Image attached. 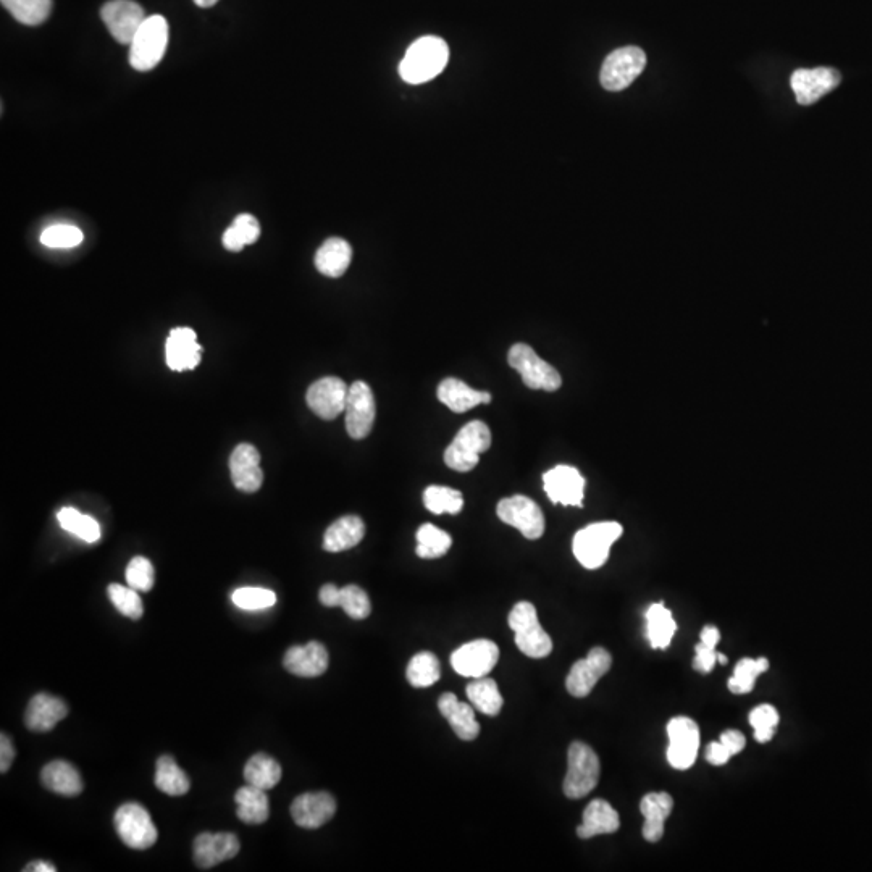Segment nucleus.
I'll use <instances>...</instances> for the list:
<instances>
[{
    "instance_id": "nucleus-38",
    "label": "nucleus",
    "mask_w": 872,
    "mask_h": 872,
    "mask_svg": "<svg viewBox=\"0 0 872 872\" xmlns=\"http://www.w3.org/2000/svg\"><path fill=\"white\" fill-rule=\"evenodd\" d=\"M406 675L412 687H432L441 677L440 661L430 651H422L411 659Z\"/></svg>"
},
{
    "instance_id": "nucleus-25",
    "label": "nucleus",
    "mask_w": 872,
    "mask_h": 872,
    "mask_svg": "<svg viewBox=\"0 0 872 872\" xmlns=\"http://www.w3.org/2000/svg\"><path fill=\"white\" fill-rule=\"evenodd\" d=\"M438 709L441 716L445 717L446 721L453 727L454 734L461 740H475L480 734V724L475 717V711L472 706L462 701L457 700L454 693H445L438 700Z\"/></svg>"
},
{
    "instance_id": "nucleus-50",
    "label": "nucleus",
    "mask_w": 872,
    "mask_h": 872,
    "mask_svg": "<svg viewBox=\"0 0 872 872\" xmlns=\"http://www.w3.org/2000/svg\"><path fill=\"white\" fill-rule=\"evenodd\" d=\"M695 661H693V667H695L696 671L708 672L713 671L714 666L717 663V651L716 648H711V646L705 645V643H698L695 646Z\"/></svg>"
},
{
    "instance_id": "nucleus-43",
    "label": "nucleus",
    "mask_w": 872,
    "mask_h": 872,
    "mask_svg": "<svg viewBox=\"0 0 872 872\" xmlns=\"http://www.w3.org/2000/svg\"><path fill=\"white\" fill-rule=\"evenodd\" d=\"M424 504L433 514H457L464 508V498L461 491L454 488L432 485L424 491Z\"/></svg>"
},
{
    "instance_id": "nucleus-17",
    "label": "nucleus",
    "mask_w": 872,
    "mask_h": 872,
    "mask_svg": "<svg viewBox=\"0 0 872 872\" xmlns=\"http://www.w3.org/2000/svg\"><path fill=\"white\" fill-rule=\"evenodd\" d=\"M842 76L834 68H813L797 70L790 78V86L797 97L798 104L811 105L821 97L839 88Z\"/></svg>"
},
{
    "instance_id": "nucleus-53",
    "label": "nucleus",
    "mask_w": 872,
    "mask_h": 872,
    "mask_svg": "<svg viewBox=\"0 0 872 872\" xmlns=\"http://www.w3.org/2000/svg\"><path fill=\"white\" fill-rule=\"evenodd\" d=\"M730 758H732V755H730V751L722 745L721 740H719V742L709 743L708 748H706V759H708L709 763L713 764V766H724Z\"/></svg>"
},
{
    "instance_id": "nucleus-20",
    "label": "nucleus",
    "mask_w": 872,
    "mask_h": 872,
    "mask_svg": "<svg viewBox=\"0 0 872 872\" xmlns=\"http://www.w3.org/2000/svg\"><path fill=\"white\" fill-rule=\"evenodd\" d=\"M336 813V800L327 792L302 793L291 805V816L299 827L319 829L332 821Z\"/></svg>"
},
{
    "instance_id": "nucleus-6",
    "label": "nucleus",
    "mask_w": 872,
    "mask_h": 872,
    "mask_svg": "<svg viewBox=\"0 0 872 872\" xmlns=\"http://www.w3.org/2000/svg\"><path fill=\"white\" fill-rule=\"evenodd\" d=\"M168 46V23L162 15L144 20L130 44L131 67L138 72H149L164 59Z\"/></svg>"
},
{
    "instance_id": "nucleus-51",
    "label": "nucleus",
    "mask_w": 872,
    "mask_h": 872,
    "mask_svg": "<svg viewBox=\"0 0 872 872\" xmlns=\"http://www.w3.org/2000/svg\"><path fill=\"white\" fill-rule=\"evenodd\" d=\"M719 740H721L722 745L730 751V755L732 756L742 753L743 748L747 745L745 735H743L742 732H738V730H726Z\"/></svg>"
},
{
    "instance_id": "nucleus-49",
    "label": "nucleus",
    "mask_w": 872,
    "mask_h": 872,
    "mask_svg": "<svg viewBox=\"0 0 872 872\" xmlns=\"http://www.w3.org/2000/svg\"><path fill=\"white\" fill-rule=\"evenodd\" d=\"M750 724L755 729L756 742L768 743L779 726V713L771 705L756 706L750 713Z\"/></svg>"
},
{
    "instance_id": "nucleus-52",
    "label": "nucleus",
    "mask_w": 872,
    "mask_h": 872,
    "mask_svg": "<svg viewBox=\"0 0 872 872\" xmlns=\"http://www.w3.org/2000/svg\"><path fill=\"white\" fill-rule=\"evenodd\" d=\"M15 755H17V751H15V747H13L9 735H0V772H2V774L9 771L13 759H15Z\"/></svg>"
},
{
    "instance_id": "nucleus-14",
    "label": "nucleus",
    "mask_w": 872,
    "mask_h": 872,
    "mask_svg": "<svg viewBox=\"0 0 872 872\" xmlns=\"http://www.w3.org/2000/svg\"><path fill=\"white\" fill-rule=\"evenodd\" d=\"M611 666H613V656L608 650L596 646L588 653L587 658L579 659L572 666L566 679L567 692L575 698H585L593 692L598 680L608 674Z\"/></svg>"
},
{
    "instance_id": "nucleus-41",
    "label": "nucleus",
    "mask_w": 872,
    "mask_h": 872,
    "mask_svg": "<svg viewBox=\"0 0 872 872\" xmlns=\"http://www.w3.org/2000/svg\"><path fill=\"white\" fill-rule=\"evenodd\" d=\"M57 519L63 530L73 533L86 543H96L101 538V525L97 524V520L84 516L75 508L60 509Z\"/></svg>"
},
{
    "instance_id": "nucleus-23",
    "label": "nucleus",
    "mask_w": 872,
    "mask_h": 872,
    "mask_svg": "<svg viewBox=\"0 0 872 872\" xmlns=\"http://www.w3.org/2000/svg\"><path fill=\"white\" fill-rule=\"evenodd\" d=\"M330 664V656L322 643L311 642L304 646H291L283 658V666L298 677H320Z\"/></svg>"
},
{
    "instance_id": "nucleus-1",
    "label": "nucleus",
    "mask_w": 872,
    "mask_h": 872,
    "mask_svg": "<svg viewBox=\"0 0 872 872\" xmlns=\"http://www.w3.org/2000/svg\"><path fill=\"white\" fill-rule=\"evenodd\" d=\"M448 62L449 47L445 39L424 36L407 49L399 65V75L409 84L427 83L440 75Z\"/></svg>"
},
{
    "instance_id": "nucleus-15",
    "label": "nucleus",
    "mask_w": 872,
    "mask_h": 872,
    "mask_svg": "<svg viewBox=\"0 0 872 872\" xmlns=\"http://www.w3.org/2000/svg\"><path fill=\"white\" fill-rule=\"evenodd\" d=\"M101 18L115 41L131 44L147 17L133 0H110L102 7Z\"/></svg>"
},
{
    "instance_id": "nucleus-47",
    "label": "nucleus",
    "mask_w": 872,
    "mask_h": 872,
    "mask_svg": "<svg viewBox=\"0 0 872 872\" xmlns=\"http://www.w3.org/2000/svg\"><path fill=\"white\" fill-rule=\"evenodd\" d=\"M231 600L244 611H262L272 608L277 603V595L267 588H238L231 595Z\"/></svg>"
},
{
    "instance_id": "nucleus-8",
    "label": "nucleus",
    "mask_w": 872,
    "mask_h": 872,
    "mask_svg": "<svg viewBox=\"0 0 872 872\" xmlns=\"http://www.w3.org/2000/svg\"><path fill=\"white\" fill-rule=\"evenodd\" d=\"M115 831L126 847L147 850L159 839L151 814L139 803H125L114 816Z\"/></svg>"
},
{
    "instance_id": "nucleus-11",
    "label": "nucleus",
    "mask_w": 872,
    "mask_h": 872,
    "mask_svg": "<svg viewBox=\"0 0 872 872\" xmlns=\"http://www.w3.org/2000/svg\"><path fill=\"white\" fill-rule=\"evenodd\" d=\"M496 512L504 524L519 530L529 540H538L545 533V516L540 506L527 496L514 495L501 499Z\"/></svg>"
},
{
    "instance_id": "nucleus-32",
    "label": "nucleus",
    "mask_w": 872,
    "mask_h": 872,
    "mask_svg": "<svg viewBox=\"0 0 872 872\" xmlns=\"http://www.w3.org/2000/svg\"><path fill=\"white\" fill-rule=\"evenodd\" d=\"M236 816L239 821L248 826H260L267 822L270 816L269 797L265 790L257 789L254 785H246L236 792L235 795Z\"/></svg>"
},
{
    "instance_id": "nucleus-54",
    "label": "nucleus",
    "mask_w": 872,
    "mask_h": 872,
    "mask_svg": "<svg viewBox=\"0 0 872 872\" xmlns=\"http://www.w3.org/2000/svg\"><path fill=\"white\" fill-rule=\"evenodd\" d=\"M319 598L323 606L338 608V603H340V588L333 585V583H327V585H323L320 588Z\"/></svg>"
},
{
    "instance_id": "nucleus-35",
    "label": "nucleus",
    "mask_w": 872,
    "mask_h": 872,
    "mask_svg": "<svg viewBox=\"0 0 872 872\" xmlns=\"http://www.w3.org/2000/svg\"><path fill=\"white\" fill-rule=\"evenodd\" d=\"M156 787L160 792L167 793L170 797H181L189 792L191 782L188 774L178 766L172 756H160L156 766Z\"/></svg>"
},
{
    "instance_id": "nucleus-29",
    "label": "nucleus",
    "mask_w": 872,
    "mask_h": 872,
    "mask_svg": "<svg viewBox=\"0 0 872 872\" xmlns=\"http://www.w3.org/2000/svg\"><path fill=\"white\" fill-rule=\"evenodd\" d=\"M41 780L47 790L59 793L62 797H78L84 789L78 769L62 759H55L52 763L46 764L41 771Z\"/></svg>"
},
{
    "instance_id": "nucleus-18",
    "label": "nucleus",
    "mask_w": 872,
    "mask_h": 872,
    "mask_svg": "<svg viewBox=\"0 0 872 872\" xmlns=\"http://www.w3.org/2000/svg\"><path fill=\"white\" fill-rule=\"evenodd\" d=\"M546 495L554 504L582 508L585 478L571 466H556L543 475Z\"/></svg>"
},
{
    "instance_id": "nucleus-44",
    "label": "nucleus",
    "mask_w": 872,
    "mask_h": 872,
    "mask_svg": "<svg viewBox=\"0 0 872 872\" xmlns=\"http://www.w3.org/2000/svg\"><path fill=\"white\" fill-rule=\"evenodd\" d=\"M107 593H109V600L117 608L118 613L128 617L131 621H139L143 617V601L139 598L135 588H131L130 585L123 587L118 583H112L107 588Z\"/></svg>"
},
{
    "instance_id": "nucleus-30",
    "label": "nucleus",
    "mask_w": 872,
    "mask_h": 872,
    "mask_svg": "<svg viewBox=\"0 0 872 872\" xmlns=\"http://www.w3.org/2000/svg\"><path fill=\"white\" fill-rule=\"evenodd\" d=\"M365 535V524L361 517L344 516L333 522L323 535V550L328 553H341L351 550L361 543Z\"/></svg>"
},
{
    "instance_id": "nucleus-31",
    "label": "nucleus",
    "mask_w": 872,
    "mask_h": 872,
    "mask_svg": "<svg viewBox=\"0 0 872 872\" xmlns=\"http://www.w3.org/2000/svg\"><path fill=\"white\" fill-rule=\"evenodd\" d=\"M353 260V248L341 238H328L315 254V267L330 278L343 277Z\"/></svg>"
},
{
    "instance_id": "nucleus-40",
    "label": "nucleus",
    "mask_w": 872,
    "mask_h": 872,
    "mask_svg": "<svg viewBox=\"0 0 872 872\" xmlns=\"http://www.w3.org/2000/svg\"><path fill=\"white\" fill-rule=\"evenodd\" d=\"M769 661L766 658H743L738 661L734 675L729 679V690L735 695H745L755 688L756 679L768 671Z\"/></svg>"
},
{
    "instance_id": "nucleus-4",
    "label": "nucleus",
    "mask_w": 872,
    "mask_h": 872,
    "mask_svg": "<svg viewBox=\"0 0 872 872\" xmlns=\"http://www.w3.org/2000/svg\"><path fill=\"white\" fill-rule=\"evenodd\" d=\"M600 758L587 743L574 742L567 753V774L564 779V793L567 798L579 800L593 792L600 782Z\"/></svg>"
},
{
    "instance_id": "nucleus-10",
    "label": "nucleus",
    "mask_w": 872,
    "mask_h": 872,
    "mask_svg": "<svg viewBox=\"0 0 872 872\" xmlns=\"http://www.w3.org/2000/svg\"><path fill=\"white\" fill-rule=\"evenodd\" d=\"M669 735V747H667V761L677 771L690 769L698 756L700 748V729L690 717H674L667 724Z\"/></svg>"
},
{
    "instance_id": "nucleus-57",
    "label": "nucleus",
    "mask_w": 872,
    "mask_h": 872,
    "mask_svg": "<svg viewBox=\"0 0 872 872\" xmlns=\"http://www.w3.org/2000/svg\"><path fill=\"white\" fill-rule=\"evenodd\" d=\"M217 2L218 0H194V4L198 5V7H202V9H209V7H214Z\"/></svg>"
},
{
    "instance_id": "nucleus-34",
    "label": "nucleus",
    "mask_w": 872,
    "mask_h": 872,
    "mask_svg": "<svg viewBox=\"0 0 872 872\" xmlns=\"http://www.w3.org/2000/svg\"><path fill=\"white\" fill-rule=\"evenodd\" d=\"M244 780L265 792L275 789L281 780L280 763L272 756L257 753L244 766Z\"/></svg>"
},
{
    "instance_id": "nucleus-39",
    "label": "nucleus",
    "mask_w": 872,
    "mask_h": 872,
    "mask_svg": "<svg viewBox=\"0 0 872 872\" xmlns=\"http://www.w3.org/2000/svg\"><path fill=\"white\" fill-rule=\"evenodd\" d=\"M416 553L422 559H438L448 553L453 545L451 535L435 525L425 524L417 530Z\"/></svg>"
},
{
    "instance_id": "nucleus-9",
    "label": "nucleus",
    "mask_w": 872,
    "mask_h": 872,
    "mask_svg": "<svg viewBox=\"0 0 872 872\" xmlns=\"http://www.w3.org/2000/svg\"><path fill=\"white\" fill-rule=\"evenodd\" d=\"M645 52L637 46H627L611 52L601 67V86L608 91H622L629 88L645 70Z\"/></svg>"
},
{
    "instance_id": "nucleus-3",
    "label": "nucleus",
    "mask_w": 872,
    "mask_h": 872,
    "mask_svg": "<svg viewBox=\"0 0 872 872\" xmlns=\"http://www.w3.org/2000/svg\"><path fill=\"white\" fill-rule=\"evenodd\" d=\"M621 524L617 522H596L575 533L572 550L575 558L585 569H600L608 561L611 546L621 538Z\"/></svg>"
},
{
    "instance_id": "nucleus-27",
    "label": "nucleus",
    "mask_w": 872,
    "mask_h": 872,
    "mask_svg": "<svg viewBox=\"0 0 872 872\" xmlns=\"http://www.w3.org/2000/svg\"><path fill=\"white\" fill-rule=\"evenodd\" d=\"M621 827L619 813L609 805L608 801L593 800L583 811V821L577 827L580 839L587 840L596 835L614 834Z\"/></svg>"
},
{
    "instance_id": "nucleus-21",
    "label": "nucleus",
    "mask_w": 872,
    "mask_h": 872,
    "mask_svg": "<svg viewBox=\"0 0 872 872\" xmlns=\"http://www.w3.org/2000/svg\"><path fill=\"white\" fill-rule=\"evenodd\" d=\"M230 472L233 485L244 493H256L264 483V472L260 469V454L249 443H241L233 449L230 456Z\"/></svg>"
},
{
    "instance_id": "nucleus-12",
    "label": "nucleus",
    "mask_w": 872,
    "mask_h": 872,
    "mask_svg": "<svg viewBox=\"0 0 872 872\" xmlns=\"http://www.w3.org/2000/svg\"><path fill=\"white\" fill-rule=\"evenodd\" d=\"M498 659L499 648L496 643L480 638L457 648L451 654V666L462 677L480 679L495 669Z\"/></svg>"
},
{
    "instance_id": "nucleus-42",
    "label": "nucleus",
    "mask_w": 872,
    "mask_h": 872,
    "mask_svg": "<svg viewBox=\"0 0 872 872\" xmlns=\"http://www.w3.org/2000/svg\"><path fill=\"white\" fill-rule=\"evenodd\" d=\"M5 9L23 25L38 26L49 18L52 0H2Z\"/></svg>"
},
{
    "instance_id": "nucleus-2",
    "label": "nucleus",
    "mask_w": 872,
    "mask_h": 872,
    "mask_svg": "<svg viewBox=\"0 0 872 872\" xmlns=\"http://www.w3.org/2000/svg\"><path fill=\"white\" fill-rule=\"evenodd\" d=\"M508 624L516 634V645L525 656L546 658L553 651V640L538 621L537 609L529 601H520L509 613Z\"/></svg>"
},
{
    "instance_id": "nucleus-33",
    "label": "nucleus",
    "mask_w": 872,
    "mask_h": 872,
    "mask_svg": "<svg viewBox=\"0 0 872 872\" xmlns=\"http://www.w3.org/2000/svg\"><path fill=\"white\" fill-rule=\"evenodd\" d=\"M677 624L663 603L651 604L646 611V637L654 650H666L674 638Z\"/></svg>"
},
{
    "instance_id": "nucleus-56",
    "label": "nucleus",
    "mask_w": 872,
    "mask_h": 872,
    "mask_svg": "<svg viewBox=\"0 0 872 872\" xmlns=\"http://www.w3.org/2000/svg\"><path fill=\"white\" fill-rule=\"evenodd\" d=\"M25 872H55L57 868H55L54 864L46 863V861H33V863L28 864L25 869Z\"/></svg>"
},
{
    "instance_id": "nucleus-46",
    "label": "nucleus",
    "mask_w": 872,
    "mask_h": 872,
    "mask_svg": "<svg viewBox=\"0 0 872 872\" xmlns=\"http://www.w3.org/2000/svg\"><path fill=\"white\" fill-rule=\"evenodd\" d=\"M84 235L80 228L68 223H57L42 231L41 243L47 248L68 249L76 248L83 243Z\"/></svg>"
},
{
    "instance_id": "nucleus-55",
    "label": "nucleus",
    "mask_w": 872,
    "mask_h": 872,
    "mask_svg": "<svg viewBox=\"0 0 872 872\" xmlns=\"http://www.w3.org/2000/svg\"><path fill=\"white\" fill-rule=\"evenodd\" d=\"M719 640H721V634L713 625H706L705 629L701 630V643L716 648Z\"/></svg>"
},
{
    "instance_id": "nucleus-26",
    "label": "nucleus",
    "mask_w": 872,
    "mask_h": 872,
    "mask_svg": "<svg viewBox=\"0 0 872 872\" xmlns=\"http://www.w3.org/2000/svg\"><path fill=\"white\" fill-rule=\"evenodd\" d=\"M674 808V800L666 792L648 793L640 801L645 824H643V837L648 842L656 843L663 839L664 822L671 816Z\"/></svg>"
},
{
    "instance_id": "nucleus-16",
    "label": "nucleus",
    "mask_w": 872,
    "mask_h": 872,
    "mask_svg": "<svg viewBox=\"0 0 872 872\" xmlns=\"http://www.w3.org/2000/svg\"><path fill=\"white\" fill-rule=\"evenodd\" d=\"M349 386L338 377H323L312 383L307 390V406L315 416L333 420L346 409Z\"/></svg>"
},
{
    "instance_id": "nucleus-37",
    "label": "nucleus",
    "mask_w": 872,
    "mask_h": 872,
    "mask_svg": "<svg viewBox=\"0 0 872 872\" xmlns=\"http://www.w3.org/2000/svg\"><path fill=\"white\" fill-rule=\"evenodd\" d=\"M260 236L259 220L251 214H241L223 233V246L231 252L243 251L244 246L256 243Z\"/></svg>"
},
{
    "instance_id": "nucleus-58",
    "label": "nucleus",
    "mask_w": 872,
    "mask_h": 872,
    "mask_svg": "<svg viewBox=\"0 0 872 872\" xmlns=\"http://www.w3.org/2000/svg\"><path fill=\"white\" fill-rule=\"evenodd\" d=\"M717 663H721V664L729 663V661H727L726 654L717 653Z\"/></svg>"
},
{
    "instance_id": "nucleus-48",
    "label": "nucleus",
    "mask_w": 872,
    "mask_h": 872,
    "mask_svg": "<svg viewBox=\"0 0 872 872\" xmlns=\"http://www.w3.org/2000/svg\"><path fill=\"white\" fill-rule=\"evenodd\" d=\"M126 582L131 588H135L136 592H151L156 582V571L152 562L143 556H136L131 559L130 564L126 567Z\"/></svg>"
},
{
    "instance_id": "nucleus-5",
    "label": "nucleus",
    "mask_w": 872,
    "mask_h": 872,
    "mask_svg": "<svg viewBox=\"0 0 872 872\" xmlns=\"http://www.w3.org/2000/svg\"><path fill=\"white\" fill-rule=\"evenodd\" d=\"M490 446V427L482 420L469 422L457 432L453 443L446 448V466L456 472H470L477 467L480 454L487 453Z\"/></svg>"
},
{
    "instance_id": "nucleus-22",
    "label": "nucleus",
    "mask_w": 872,
    "mask_h": 872,
    "mask_svg": "<svg viewBox=\"0 0 872 872\" xmlns=\"http://www.w3.org/2000/svg\"><path fill=\"white\" fill-rule=\"evenodd\" d=\"M165 354L168 367L175 372L196 369L201 362L202 348L196 341L193 328H173L168 336Z\"/></svg>"
},
{
    "instance_id": "nucleus-45",
    "label": "nucleus",
    "mask_w": 872,
    "mask_h": 872,
    "mask_svg": "<svg viewBox=\"0 0 872 872\" xmlns=\"http://www.w3.org/2000/svg\"><path fill=\"white\" fill-rule=\"evenodd\" d=\"M338 608L343 609L344 613L348 614L354 621L367 619L372 613L369 595L357 585H346V587L340 588Z\"/></svg>"
},
{
    "instance_id": "nucleus-19",
    "label": "nucleus",
    "mask_w": 872,
    "mask_h": 872,
    "mask_svg": "<svg viewBox=\"0 0 872 872\" xmlns=\"http://www.w3.org/2000/svg\"><path fill=\"white\" fill-rule=\"evenodd\" d=\"M239 848H241V843L235 834L204 832L194 840V863L199 869H212L223 861L235 858L239 853Z\"/></svg>"
},
{
    "instance_id": "nucleus-24",
    "label": "nucleus",
    "mask_w": 872,
    "mask_h": 872,
    "mask_svg": "<svg viewBox=\"0 0 872 872\" xmlns=\"http://www.w3.org/2000/svg\"><path fill=\"white\" fill-rule=\"evenodd\" d=\"M68 716V706L65 701L57 696L38 693L31 698L30 705L26 708L25 726L31 732H51L62 719Z\"/></svg>"
},
{
    "instance_id": "nucleus-7",
    "label": "nucleus",
    "mask_w": 872,
    "mask_h": 872,
    "mask_svg": "<svg viewBox=\"0 0 872 872\" xmlns=\"http://www.w3.org/2000/svg\"><path fill=\"white\" fill-rule=\"evenodd\" d=\"M508 362L530 390L558 391L562 378L553 365L543 361L529 344L517 343L509 349Z\"/></svg>"
},
{
    "instance_id": "nucleus-13",
    "label": "nucleus",
    "mask_w": 872,
    "mask_h": 872,
    "mask_svg": "<svg viewBox=\"0 0 872 872\" xmlns=\"http://www.w3.org/2000/svg\"><path fill=\"white\" fill-rule=\"evenodd\" d=\"M344 412H346V430L353 440H364L365 436H369L374 427L377 407H375L372 388L367 383L354 382L349 386Z\"/></svg>"
},
{
    "instance_id": "nucleus-36",
    "label": "nucleus",
    "mask_w": 872,
    "mask_h": 872,
    "mask_svg": "<svg viewBox=\"0 0 872 872\" xmlns=\"http://www.w3.org/2000/svg\"><path fill=\"white\" fill-rule=\"evenodd\" d=\"M466 692L470 703L480 713L495 717L503 708V696L499 693L498 685L493 679L488 677L474 679V682L467 685Z\"/></svg>"
},
{
    "instance_id": "nucleus-28",
    "label": "nucleus",
    "mask_w": 872,
    "mask_h": 872,
    "mask_svg": "<svg viewBox=\"0 0 872 872\" xmlns=\"http://www.w3.org/2000/svg\"><path fill=\"white\" fill-rule=\"evenodd\" d=\"M438 399L456 414L470 411L480 404L491 403V395L488 391L474 390L457 378H446L440 383Z\"/></svg>"
}]
</instances>
